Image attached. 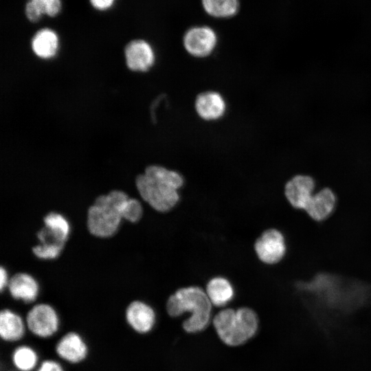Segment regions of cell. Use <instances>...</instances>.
Here are the masks:
<instances>
[{"mask_svg": "<svg viewBox=\"0 0 371 371\" xmlns=\"http://www.w3.org/2000/svg\"><path fill=\"white\" fill-rule=\"evenodd\" d=\"M184 183L179 172L165 167L152 165L136 179V187L141 197L158 212H168L179 200L178 190Z\"/></svg>", "mask_w": 371, "mask_h": 371, "instance_id": "6da1fadb", "label": "cell"}, {"mask_svg": "<svg viewBox=\"0 0 371 371\" xmlns=\"http://www.w3.org/2000/svg\"><path fill=\"white\" fill-rule=\"evenodd\" d=\"M212 305L205 291L200 287L190 286L181 288L172 294L167 300L166 310L173 317L190 313V317L183 323V328L187 333H195L208 326Z\"/></svg>", "mask_w": 371, "mask_h": 371, "instance_id": "7a4b0ae2", "label": "cell"}, {"mask_svg": "<svg viewBox=\"0 0 371 371\" xmlns=\"http://www.w3.org/2000/svg\"><path fill=\"white\" fill-rule=\"evenodd\" d=\"M213 324L224 344L238 346L255 335L258 328V318L255 311L248 307L237 310L225 308L214 316Z\"/></svg>", "mask_w": 371, "mask_h": 371, "instance_id": "3957f363", "label": "cell"}, {"mask_svg": "<svg viewBox=\"0 0 371 371\" xmlns=\"http://www.w3.org/2000/svg\"><path fill=\"white\" fill-rule=\"evenodd\" d=\"M128 196L122 191L113 190L98 197L88 210L87 226L91 234L110 237L117 232Z\"/></svg>", "mask_w": 371, "mask_h": 371, "instance_id": "277c9868", "label": "cell"}, {"mask_svg": "<svg viewBox=\"0 0 371 371\" xmlns=\"http://www.w3.org/2000/svg\"><path fill=\"white\" fill-rule=\"evenodd\" d=\"M317 191V181L310 175L296 174L288 179L284 186V195L291 206L306 211L313 201Z\"/></svg>", "mask_w": 371, "mask_h": 371, "instance_id": "5b68a950", "label": "cell"}, {"mask_svg": "<svg viewBox=\"0 0 371 371\" xmlns=\"http://www.w3.org/2000/svg\"><path fill=\"white\" fill-rule=\"evenodd\" d=\"M258 259L267 265L279 263L286 256V238L280 230L269 228L264 231L254 243Z\"/></svg>", "mask_w": 371, "mask_h": 371, "instance_id": "8992f818", "label": "cell"}, {"mask_svg": "<svg viewBox=\"0 0 371 371\" xmlns=\"http://www.w3.org/2000/svg\"><path fill=\"white\" fill-rule=\"evenodd\" d=\"M186 52L196 58L209 56L215 49L217 36L215 32L207 26H195L188 30L183 38Z\"/></svg>", "mask_w": 371, "mask_h": 371, "instance_id": "52a82bcc", "label": "cell"}, {"mask_svg": "<svg viewBox=\"0 0 371 371\" xmlns=\"http://www.w3.org/2000/svg\"><path fill=\"white\" fill-rule=\"evenodd\" d=\"M27 324L34 335L48 337L58 328V317L55 310L49 305L40 304L34 306L27 313Z\"/></svg>", "mask_w": 371, "mask_h": 371, "instance_id": "ba28073f", "label": "cell"}, {"mask_svg": "<svg viewBox=\"0 0 371 371\" xmlns=\"http://www.w3.org/2000/svg\"><path fill=\"white\" fill-rule=\"evenodd\" d=\"M128 67L135 71H146L154 64L155 53L150 45L144 40L129 42L124 50Z\"/></svg>", "mask_w": 371, "mask_h": 371, "instance_id": "9c48e42d", "label": "cell"}, {"mask_svg": "<svg viewBox=\"0 0 371 371\" xmlns=\"http://www.w3.org/2000/svg\"><path fill=\"white\" fill-rule=\"evenodd\" d=\"M194 108L201 119L212 121L223 117L227 106L225 100L221 93L214 91H206L196 96Z\"/></svg>", "mask_w": 371, "mask_h": 371, "instance_id": "30bf717a", "label": "cell"}, {"mask_svg": "<svg viewBox=\"0 0 371 371\" xmlns=\"http://www.w3.org/2000/svg\"><path fill=\"white\" fill-rule=\"evenodd\" d=\"M337 197L329 187L315 191L314 200L305 212L313 220L322 222L327 220L335 210Z\"/></svg>", "mask_w": 371, "mask_h": 371, "instance_id": "8fae6325", "label": "cell"}, {"mask_svg": "<svg viewBox=\"0 0 371 371\" xmlns=\"http://www.w3.org/2000/svg\"><path fill=\"white\" fill-rule=\"evenodd\" d=\"M126 317L129 325L137 333H146L155 323L154 310L142 301H134L127 307Z\"/></svg>", "mask_w": 371, "mask_h": 371, "instance_id": "7c38bea8", "label": "cell"}, {"mask_svg": "<svg viewBox=\"0 0 371 371\" xmlns=\"http://www.w3.org/2000/svg\"><path fill=\"white\" fill-rule=\"evenodd\" d=\"M56 350L62 359L78 363L83 360L87 353V348L80 335L76 333H69L58 341Z\"/></svg>", "mask_w": 371, "mask_h": 371, "instance_id": "4fadbf2b", "label": "cell"}, {"mask_svg": "<svg viewBox=\"0 0 371 371\" xmlns=\"http://www.w3.org/2000/svg\"><path fill=\"white\" fill-rule=\"evenodd\" d=\"M8 290L10 295L16 300L25 302H33L38 294V284L36 280L25 273L14 275L9 281Z\"/></svg>", "mask_w": 371, "mask_h": 371, "instance_id": "5bb4252c", "label": "cell"}, {"mask_svg": "<svg viewBox=\"0 0 371 371\" xmlns=\"http://www.w3.org/2000/svg\"><path fill=\"white\" fill-rule=\"evenodd\" d=\"M205 293L212 305L223 306L234 297V290L230 282L225 278H212L207 283Z\"/></svg>", "mask_w": 371, "mask_h": 371, "instance_id": "9a60e30c", "label": "cell"}, {"mask_svg": "<svg viewBox=\"0 0 371 371\" xmlns=\"http://www.w3.org/2000/svg\"><path fill=\"white\" fill-rule=\"evenodd\" d=\"M25 332L24 324L19 315L8 309L0 313V335L5 341L20 339Z\"/></svg>", "mask_w": 371, "mask_h": 371, "instance_id": "2e32d148", "label": "cell"}, {"mask_svg": "<svg viewBox=\"0 0 371 371\" xmlns=\"http://www.w3.org/2000/svg\"><path fill=\"white\" fill-rule=\"evenodd\" d=\"M58 47V38L56 34L47 28L38 30L32 41V47L34 52L42 58H49L54 56L57 52Z\"/></svg>", "mask_w": 371, "mask_h": 371, "instance_id": "e0dca14e", "label": "cell"}, {"mask_svg": "<svg viewBox=\"0 0 371 371\" xmlns=\"http://www.w3.org/2000/svg\"><path fill=\"white\" fill-rule=\"evenodd\" d=\"M44 225L51 236L65 243L70 232V226L66 218L60 214L50 212L44 217Z\"/></svg>", "mask_w": 371, "mask_h": 371, "instance_id": "ac0fdd59", "label": "cell"}, {"mask_svg": "<svg viewBox=\"0 0 371 371\" xmlns=\"http://www.w3.org/2000/svg\"><path fill=\"white\" fill-rule=\"evenodd\" d=\"M205 11L216 18H229L239 9L238 0H201Z\"/></svg>", "mask_w": 371, "mask_h": 371, "instance_id": "d6986e66", "label": "cell"}, {"mask_svg": "<svg viewBox=\"0 0 371 371\" xmlns=\"http://www.w3.org/2000/svg\"><path fill=\"white\" fill-rule=\"evenodd\" d=\"M14 366L21 371L32 370L37 362L36 352L30 347L20 346L17 348L12 356Z\"/></svg>", "mask_w": 371, "mask_h": 371, "instance_id": "ffe728a7", "label": "cell"}, {"mask_svg": "<svg viewBox=\"0 0 371 371\" xmlns=\"http://www.w3.org/2000/svg\"><path fill=\"white\" fill-rule=\"evenodd\" d=\"M64 244L54 242H41L39 245L33 247V253L41 259H54L58 257Z\"/></svg>", "mask_w": 371, "mask_h": 371, "instance_id": "44dd1931", "label": "cell"}, {"mask_svg": "<svg viewBox=\"0 0 371 371\" xmlns=\"http://www.w3.org/2000/svg\"><path fill=\"white\" fill-rule=\"evenodd\" d=\"M142 214L143 207L141 203L135 199L128 198L123 209V219L135 223L142 218Z\"/></svg>", "mask_w": 371, "mask_h": 371, "instance_id": "7402d4cb", "label": "cell"}, {"mask_svg": "<svg viewBox=\"0 0 371 371\" xmlns=\"http://www.w3.org/2000/svg\"><path fill=\"white\" fill-rule=\"evenodd\" d=\"M25 12L31 22L38 21L45 14L42 3L38 0H30L25 5Z\"/></svg>", "mask_w": 371, "mask_h": 371, "instance_id": "603a6c76", "label": "cell"}, {"mask_svg": "<svg viewBox=\"0 0 371 371\" xmlns=\"http://www.w3.org/2000/svg\"><path fill=\"white\" fill-rule=\"evenodd\" d=\"M43 5L45 14L49 16H56L61 8L60 0H38Z\"/></svg>", "mask_w": 371, "mask_h": 371, "instance_id": "cb8c5ba5", "label": "cell"}, {"mask_svg": "<svg viewBox=\"0 0 371 371\" xmlns=\"http://www.w3.org/2000/svg\"><path fill=\"white\" fill-rule=\"evenodd\" d=\"M38 371H63L60 364L57 362L47 360L42 363Z\"/></svg>", "mask_w": 371, "mask_h": 371, "instance_id": "d4e9b609", "label": "cell"}, {"mask_svg": "<svg viewBox=\"0 0 371 371\" xmlns=\"http://www.w3.org/2000/svg\"><path fill=\"white\" fill-rule=\"evenodd\" d=\"M91 4L97 10H104L109 8L115 0H89Z\"/></svg>", "mask_w": 371, "mask_h": 371, "instance_id": "484cf974", "label": "cell"}, {"mask_svg": "<svg viewBox=\"0 0 371 371\" xmlns=\"http://www.w3.org/2000/svg\"><path fill=\"white\" fill-rule=\"evenodd\" d=\"M10 280L8 279V275L6 269L1 267L0 269V289L1 291L4 289L5 287L8 286Z\"/></svg>", "mask_w": 371, "mask_h": 371, "instance_id": "4316f807", "label": "cell"}]
</instances>
